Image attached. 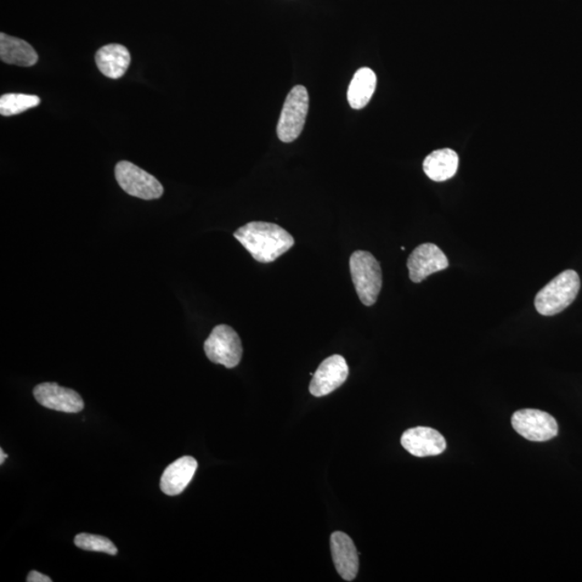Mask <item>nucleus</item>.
Wrapping results in <instances>:
<instances>
[{
	"label": "nucleus",
	"mask_w": 582,
	"mask_h": 582,
	"mask_svg": "<svg viewBox=\"0 0 582 582\" xmlns=\"http://www.w3.org/2000/svg\"><path fill=\"white\" fill-rule=\"evenodd\" d=\"M234 237L258 262L270 263L284 255L295 245V240L279 224L253 222L243 225Z\"/></svg>",
	"instance_id": "nucleus-1"
},
{
	"label": "nucleus",
	"mask_w": 582,
	"mask_h": 582,
	"mask_svg": "<svg viewBox=\"0 0 582 582\" xmlns=\"http://www.w3.org/2000/svg\"><path fill=\"white\" fill-rule=\"evenodd\" d=\"M580 279L573 270L564 271L542 288L535 298L537 312L553 316L563 312L577 297Z\"/></svg>",
	"instance_id": "nucleus-2"
},
{
	"label": "nucleus",
	"mask_w": 582,
	"mask_h": 582,
	"mask_svg": "<svg viewBox=\"0 0 582 582\" xmlns=\"http://www.w3.org/2000/svg\"><path fill=\"white\" fill-rule=\"evenodd\" d=\"M349 270L359 301L371 307L382 290L380 263L369 252L356 251L349 258Z\"/></svg>",
	"instance_id": "nucleus-3"
},
{
	"label": "nucleus",
	"mask_w": 582,
	"mask_h": 582,
	"mask_svg": "<svg viewBox=\"0 0 582 582\" xmlns=\"http://www.w3.org/2000/svg\"><path fill=\"white\" fill-rule=\"evenodd\" d=\"M309 112V93L303 86H296L288 93L278 123V137L282 143H292L301 137Z\"/></svg>",
	"instance_id": "nucleus-4"
},
{
	"label": "nucleus",
	"mask_w": 582,
	"mask_h": 582,
	"mask_svg": "<svg viewBox=\"0 0 582 582\" xmlns=\"http://www.w3.org/2000/svg\"><path fill=\"white\" fill-rule=\"evenodd\" d=\"M207 358L214 364L233 369L240 364L243 355L242 341L234 328L218 325L214 328L205 343Z\"/></svg>",
	"instance_id": "nucleus-5"
},
{
	"label": "nucleus",
	"mask_w": 582,
	"mask_h": 582,
	"mask_svg": "<svg viewBox=\"0 0 582 582\" xmlns=\"http://www.w3.org/2000/svg\"><path fill=\"white\" fill-rule=\"evenodd\" d=\"M115 175L119 186L129 196L143 200H156L163 195L164 189L159 180L131 162H119Z\"/></svg>",
	"instance_id": "nucleus-6"
},
{
	"label": "nucleus",
	"mask_w": 582,
	"mask_h": 582,
	"mask_svg": "<svg viewBox=\"0 0 582 582\" xmlns=\"http://www.w3.org/2000/svg\"><path fill=\"white\" fill-rule=\"evenodd\" d=\"M511 424L514 431L530 442H548L558 436V423L550 415L535 409L517 411L512 415Z\"/></svg>",
	"instance_id": "nucleus-7"
},
{
	"label": "nucleus",
	"mask_w": 582,
	"mask_h": 582,
	"mask_svg": "<svg viewBox=\"0 0 582 582\" xmlns=\"http://www.w3.org/2000/svg\"><path fill=\"white\" fill-rule=\"evenodd\" d=\"M349 369L341 355L326 358L314 373L310 384V393L315 397H323L335 392L347 381Z\"/></svg>",
	"instance_id": "nucleus-8"
},
{
	"label": "nucleus",
	"mask_w": 582,
	"mask_h": 582,
	"mask_svg": "<svg viewBox=\"0 0 582 582\" xmlns=\"http://www.w3.org/2000/svg\"><path fill=\"white\" fill-rule=\"evenodd\" d=\"M410 280L422 282L429 275L449 268V260L444 253L433 243L417 246L408 259Z\"/></svg>",
	"instance_id": "nucleus-9"
},
{
	"label": "nucleus",
	"mask_w": 582,
	"mask_h": 582,
	"mask_svg": "<svg viewBox=\"0 0 582 582\" xmlns=\"http://www.w3.org/2000/svg\"><path fill=\"white\" fill-rule=\"evenodd\" d=\"M39 405L51 410L65 412V414H79L84 409L81 395L73 389L62 387L56 383H43L33 388Z\"/></svg>",
	"instance_id": "nucleus-10"
},
{
	"label": "nucleus",
	"mask_w": 582,
	"mask_h": 582,
	"mask_svg": "<svg viewBox=\"0 0 582 582\" xmlns=\"http://www.w3.org/2000/svg\"><path fill=\"white\" fill-rule=\"evenodd\" d=\"M401 444L410 454L417 457L442 454L446 448L442 434L429 427H415L405 431Z\"/></svg>",
	"instance_id": "nucleus-11"
},
{
	"label": "nucleus",
	"mask_w": 582,
	"mask_h": 582,
	"mask_svg": "<svg viewBox=\"0 0 582 582\" xmlns=\"http://www.w3.org/2000/svg\"><path fill=\"white\" fill-rule=\"evenodd\" d=\"M333 563L344 580L353 581L358 574L359 558L354 542L346 533L336 532L330 537Z\"/></svg>",
	"instance_id": "nucleus-12"
},
{
	"label": "nucleus",
	"mask_w": 582,
	"mask_h": 582,
	"mask_svg": "<svg viewBox=\"0 0 582 582\" xmlns=\"http://www.w3.org/2000/svg\"><path fill=\"white\" fill-rule=\"evenodd\" d=\"M197 469L195 457L184 456L172 463L164 471L160 487L164 494L177 496L182 494L194 479Z\"/></svg>",
	"instance_id": "nucleus-13"
},
{
	"label": "nucleus",
	"mask_w": 582,
	"mask_h": 582,
	"mask_svg": "<svg viewBox=\"0 0 582 582\" xmlns=\"http://www.w3.org/2000/svg\"><path fill=\"white\" fill-rule=\"evenodd\" d=\"M95 62L104 76L119 79L127 72L129 64H131V54L121 44H107L96 52Z\"/></svg>",
	"instance_id": "nucleus-14"
},
{
	"label": "nucleus",
	"mask_w": 582,
	"mask_h": 582,
	"mask_svg": "<svg viewBox=\"0 0 582 582\" xmlns=\"http://www.w3.org/2000/svg\"><path fill=\"white\" fill-rule=\"evenodd\" d=\"M0 59L5 64L31 67L37 63L38 54L30 43L7 33H0Z\"/></svg>",
	"instance_id": "nucleus-15"
},
{
	"label": "nucleus",
	"mask_w": 582,
	"mask_h": 582,
	"mask_svg": "<svg viewBox=\"0 0 582 582\" xmlns=\"http://www.w3.org/2000/svg\"><path fill=\"white\" fill-rule=\"evenodd\" d=\"M459 162V155L454 150L439 149L426 157L423 168L428 178L442 183L454 177Z\"/></svg>",
	"instance_id": "nucleus-16"
},
{
	"label": "nucleus",
	"mask_w": 582,
	"mask_h": 582,
	"mask_svg": "<svg viewBox=\"0 0 582 582\" xmlns=\"http://www.w3.org/2000/svg\"><path fill=\"white\" fill-rule=\"evenodd\" d=\"M377 88V75L368 67L355 72L349 83L348 100L353 110H363L372 99Z\"/></svg>",
	"instance_id": "nucleus-17"
},
{
	"label": "nucleus",
	"mask_w": 582,
	"mask_h": 582,
	"mask_svg": "<svg viewBox=\"0 0 582 582\" xmlns=\"http://www.w3.org/2000/svg\"><path fill=\"white\" fill-rule=\"evenodd\" d=\"M41 104V99L36 95L8 93L0 98V114L10 117L22 114Z\"/></svg>",
	"instance_id": "nucleus-18"
},
{
	"label": "nucleus",
	"mask_w": 582,
	"mask_h": 582,
	"mask_svg": "<svg viewBox=\"0 0 582 582\" xmlns=\"http://www.w3.org/2000/svg\"><path fill=\"white\" fill-rule=\"evenodd\" d=\"M75 545L82 550L104 552L110 556H116L118 553L114 542L100 535L78 534L75 539Z\"/></svg>",
	"instance_id": "nucleus-19"
},
{
	"label": "nucleus",
	"mask_w": 582,
	"mask_h": 582,
	"mask_svg": "<svg viewBox=\"0 0 582 582\" xmlns=\"http://www.w3.org/2000/svg\"><path fill=\"white\" fill-rule=\"evenodd\" d=\"M28 582H51L52 579L48 577V576L43 575L42 573L36 572V570H32L30 574L27 576Z\"/></svg>",
	"instance_id": "nucleus-20"
},
{
	"label": "nucleus",
	"mask_w": 582,
	"mask_h": 582,
	"mask_svg": "<svg viewBox=\"0 0 582 582\" xmlns=\"http://www.w3.org/2000/svg\"><path fill=\"white\" fill-rule=\"evenodd\" d=\"M0 455H2V459H0V464H2V465H3V464H4L5 460V459H7V456H8V455L4 453V450H3V449H2V450H0Z\"/></svg>",
	"instance_id": "nucleus-21"
}]
</instances>
